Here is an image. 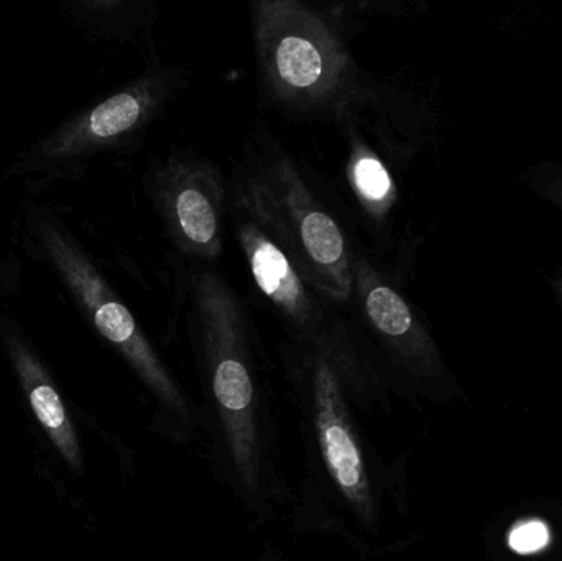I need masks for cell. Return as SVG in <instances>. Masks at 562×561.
Masks as SVG:
<instances>
[{
  "instance_id": "7a4b0ae2",
  "label": "cell",
  "mask_w": 562,
  "mask_h": 561,
  "mask_svg": "<svg viewBox=\"0 0 562 561\" xmlns=\"http://www.w3.org/2000/svg\"><path fill=\"white\" fill-rule=\"evenodd\" d=\"M257 65L266 94L294 114L330 108L352 85V61L333 23L306 3L254 5Z\"/></svg>"
},
{
  "instance_id": "5bb4252c",
  "label": "cell",
  "mask_w": 562,
  "mask_h": 561,
  "mask_svg": "<svg viewBox=\"0 0 562 561\" xmlns=\"http://www.w3.org/2000/svg\"><path fill=\"white\" fill-rule=\"evenodd\" d=\"M551 287H553L554 295H557L558 303H560L562 310V267L551 277Z\"/></svg>"
},
{
  "instance_id": "30bf717a",
  "label": "cell",
  "mask_w": 562,
  "mask_h": 561,
  "mask_svg": "<svg viewBox=\"0 0 562 561\" xmlns=\"http://www.w3.org/2000/svg\"><path fill=\"white\" fill-rule=\"evenodd\" d=\"M13 361L20 381L29 394L35 417L48 434L49 440L58 448L59 453L72 468L81 467V451L75 428L66 414L65 405L56 389L49 382L48 375L43 371L36 359L19 343H13Z\"/></svg>"
},
{
  "instance_id": "52a82bcc",
  "label": "cell",
  "mask_w": 562,
  "mask_h": 561,
  "mask_svg": "<svg viewBox=\"0 0 562 561\" xmlns=\"http://www.w3.org/2000/svg\"><path fill=\"white\" fill-rule=\"evenodd\" d=\"M180 81L177 68H170V71L154 72L134 82L72 122L56 137L49 150L53 154H78L114 144L137 132L164 108Z\"/></svg>"
},
{
  "instance_id": "9c48e42d",
  "label": "cell",
  "mask_w": 562,
  "mask_h": 561,
  "mask_svg": "<svg viewBox=\"0 0 562 561\" xmlns=\"http://www.w3.org/2000/svg\"><path fill=\"white\" fill-rule=\"evenodd\" d=\"M314 395L321 448L330 476L360 513L369 514L370 493L362 455L344 415L336 371L329 359L321 352L314 368Z\"/></svg>"
},
{
  "instance_id": "7c38bea8",
  "label": "cell",
  "mask_w": 562,
  "mask_h": 561,
  "mask_svg": "<svg viewBox=\"0 0 562 561\" xmlns=\"http://www.w3.org/2000/svg\"><path fill=\"white\" fill-rule=\"evenodd\" d=\"M550 543V530L540 520L521 524L510 534V547L521 556L543 550Z\"/></svg>"
},
{
  "instance_id": "8992f818",
  "label": "cell",
  "mask_w": 562,
  "mask_h": 561,
  "mask_svg": "<svg viewBox=\"0 0 562 561\" xmlns=\"http://www.w3.org/2000/svg\"><path fill=\"white\" fill-rule=\"evenodd\" d=\"M233 211L237 240L260 292L291 328L304 338L317 335L327 323L324 296L307 282L291 254L266 224L234 197Z\"/></svg>"
},
{
  "instance_id": "3957f363",
  "label": "cell",
  "mask_w": 562,
  "mask_h": 561,
  "mask_svg": "<svg viewBox=\"0 0 562 561\" xmlns=\"http://www.w3.org/2000/svg\"><path fill=\"white\" fill-rule=\"evenodd\" d=\"M193 300L213 366L214 394L229 420L237 458L247 464L252 457L254 384L246 361L243 306L229 283L213 270L194 277Z\"/></svg>"
},
{
  "instance_id": "8fae6325",
  "label": "cell",
  "mask_w": 562,
  "mask_h": 561,
  "mask_svg": "<svg viewBox=\"0 0 562 561\" xmlns=\"http://www.w3.org/2000/svg\"><path fill=\"white\" fill-rule=\"evenodd\" d=\"M353 187L370 207H385L392 197L393 181L385 165L370 154H359L352 161Z\"/></svg>"
},
{
  "instance_id": "277c9868",
  "label": "cell",
  "mask_w": 562,
  "mask_h": 561,
  "mask_svg": "<svg viewBox=\"0 0 562 561\" xmlns=\"http://www.w3.org/2000/svg\"><path fill=\"white\" fill-rule=\"evenodd\" d=\"M43 243L52 256L56 269L72 290L82 308L89 313L98 332L115 346L138 374L173 405H180L178 389L168 378L154 349L138 329L134 315L127 306L114 295L101 273L94 269L88 257L66 239L55 227L45 224L42 227Z\"/></svg>"
},
{
  "instance_id": "5b68a950",
  "label": "cell",
  "mask_w": 562,
  "mask_h": 561,
  "mask_svg": "<svg viewBox=\"0 0 562 561\" xmlns=\"http://www.w3.org/2000/svg\"><path fill=\"white\" fill-rule=\"evenodd\" d=\"M155 200L175 246L200 260L223 253L227 188L220 170L204 158L175 155L158 171Z\"/></svg>"
},
{
  "instance_id": "ba28073f",
  "label": "cell",
  "mask_w": 562,
  "mask_h": 561,
  "mask_svg": "<svg viewBox=\"0 0 562 561\" xmlns=\"http://www.w3.org/2000/svg\"><path fill=\"white\" fill-rule=\"evenodd\" d=\"M352 299L376 336L415 366L431 364L436 351L408 300L370 263L353 253Z\"/></svg>"
},
{
  "instance_id": "6da1fadb",
  "label": "cell",
  "mask_w": 562,
  "mask_h": 561,
  "mask_svg": "<svg viewBox=\"0 0 562 561\" xmlns=\"http://www.w3.org/2000/svg\"><path fill=\"white\" fill-rule=\"evenodd\" d=\"M233 197L266 224L327 302L352 299L353 250L286 155L263 152Z\"/></svg>"
},
{
  "instance_id": "4fadbf2b",
  "label": "cell",
  "mask_w": 562,
  "mask_h": 561,
  "mask_svg": "<svg viewBox=\"0 0 562 561\" xmlns=\"http://www.w3.org/2000/svg\"><path fill=\"white\" fill-rule=\"evenodd\" d=\"M530 187H533L544 200L553 203L562 213V167L543 165L530 173Z\"/></svg>"
}]
</instances>
